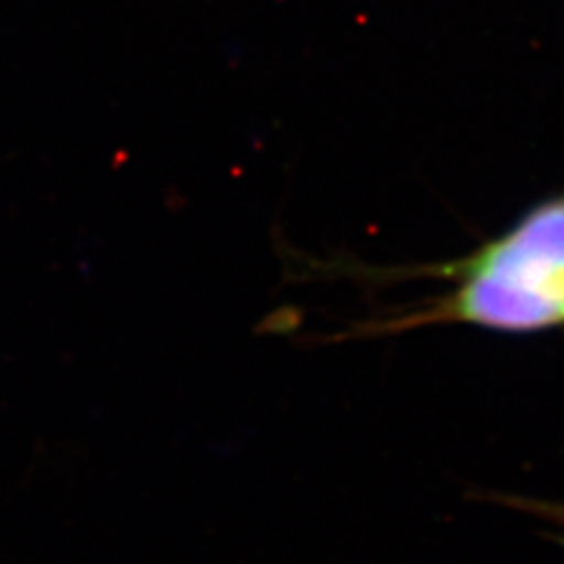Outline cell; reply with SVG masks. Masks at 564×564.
I'll return each instance as SVG.
<instances>
[{"label": "cell", "instance_id": "1", "mask_svg": "<svg viewBox=\"0 0 564 564\" xmlns=\"http://www.w3.org/2000/svg\"><path fill=\"white\" fill-rule=\"evenodd\" d=\"M314 276L351 279L366 289L410 279L454 282L444 295L402 312L347 324L328 341L395 337L440 324L531 335L564 326V191L535 203L523 216L464 258L445 263L377 268L351 258L312 260Z\"/></svg>", "mask_w": 564, "mask_h": 564}]
</instances>
